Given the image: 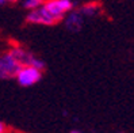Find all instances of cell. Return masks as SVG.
Here are the masks:
<instances>
[{
  "mask_svg": "<svg viewBox=\"0 0 134 133\" xmlns=\"http://www.w3.org/2000/svg\"><path fill=\"white\" fill-rule=\"evenodd\" d=\"M15 79L22 87H31L42 79V69L35 68L33 65H23L18 71Z\"/></svg>",
  "mask_w": 134,
  "mask_h": 133,
  "instance_id": "277c9868",
  "label": "cell"
},
{
  "mask_svg": "<svg viewBox=\"0 0 134 133\" xmlns=\"http://www.w3.org/2000/svg\"><path fill=\"white\" fill-rule=\"evenodd\" d=\"M7 130H8V126L5 125V122L0 121V133H7Z\"/></svg>",
  "mask_w": 134,
  "mask_h": 133,
  "instance_id": "9c48e42d",
  "label": "cell"
},
{
  "mask_svg": "<svg viewBox=\"0 0 134 133\" xmlns=\"http://www.w3.org/2000/svg\"><path fill=\"white\" fill-rule=\"evenodd\" d=\"M16 2H19V0H8V3H16Z\"/></svg>",
  "mask_w": 134,
  "mask_h": 133,
  "instance_id": "7c38bea8",
  "label": "cell"
},
{
  "mask_svg": "<svg viewBox=\"0 0 134 133\" xmlns=\"http://www.w3.org/2000/svg\"><path fill=\"white\" fill-rule=\"evenodd\" d=\"M45 10L50 14V17L57 23L65 18V15L73 10L72 0H45Z\"/></svg>",
  "mask_w": 134,
  "mask_h": 133,
  "instance_id": "3957f363",
  "label": "cell"
},
{
  "mask_svg": "<svg viewBox=\"0 0 134 133\" xmlns=\"http://www.w3.org/2000/svg\"><path fill=\"white\" fill-rule=\"evenodd\" d=\"M45 3V0H23V8L27 11H33L35 8H39Z\"/></svg>",
  "mask_w": 134,
  "mask_h": 133,
  "instance_id": "ba28073f",
  "label": "cell"
},
{
  "mask_svg": "<svg viewBox=\"0 0 134 133\" xmlns=\"http://www.w3.org/2000/svg\"><path fill=\"white\" fill-rule=\"evenodd\" d=\"M20 67V62L10 50L3 52L0 54V80L15 79Z\"/></svg>",
  "mask_w": 134,
  "mask_h": 133,
  "instance_id": "7a4b0ae2",
  "label": "cell"
},
{
  "mask_svg": "<svg viewBox=\"0 0 134 133\" xmlns=\"http://www.w3.org/2000/svg\"><path fill=\"white\" fill-rule=\"evenodd\" d=\"M72 2H75V0H72Z\"/></svg>",
  "mask_w": 134,
  "mask_h": 133,
  "instance_id": "5bb4252c",
  "label": "cell"
},
{
  "mask_svg": "<svg viewBox=\"0 0 134 133\" xmlns=\"http://www.w3.org/2000/svg\"><path fill=\"white\" fill-rule=\"evenodd\" d=\"M70 133H81V132H79V130H72Z\"/></svg>",
  "mask_w": 134,
  "mask_h": 133,
  "instance_id": "4fadbf2b",
  "label": "cell"
},
{
  "mask_svg": "<svg viewBox=\"0 0 134 133\" xmlns=\"http://www.w3.org/2000/svg\"><path fill=\"white\" fill-rule=\"evenodd\" d=\"M84 17L81 15V12L79 10H72L70 12H68L65 15V18L62 19L64 20V25H65V29L70 33H77L80 31L84 26Z\"/></svg>",
  "mask_w": 134,
  "mask_h": 133,
  "instance_id": "8992f818",
  "label": "cell"
},
{
  "mask_svg": "<svg viewBox=\"0 0 134 133\" xmlns=\"http://www.w3.org/2000/svg\"><path fill=\"white\" fill-rule=\"evenodd\" d=\"M7 3H8V0H0V6H4Z\"/></svg>",
  "mask_w": 134,
  "mask_h": 133,
  "instance_id": "8fae6325",
  "label": "cell"
},
{
  "mask_svg": "<svg viewBox=\"0 0 134 133\" xmlns=\"http://www.w3.org/2000/svg\"><path fill=\"white\" fill-rule=\"evenodd\" d=\"M14 56L15 58H16L19 62H20V65H33L35 68H39V69H45V61L42 58H39L37 54H34L31 50H29L27 48H25V46H22V45H12L11 48L8 49Z\"/></svg>",
  "mask_w": 134,
  "mask_h": 133,
  "instance_id": "6da1fadb",
  "label": "cell"
},
{
  "mask_svg": "<svg viewBox=\"0 0 134 133\" xmlns=\"http://www.w3.org/2000/svg\"><path fill=\"white\" fill-rule=\"evenodd\" d=\"M7 133H20V132H18V130H14V129H8V130H7Z\"/></svg>",
  "mask_w": 134,
  "mask_h": 133,
  "instance_id": "30bf717a",
  "label": "cell"
},
{
  "mask_svg": "<svg viewBox=\"0 0 134 133\" xmlns=\"http://www.w3.org/2000/svg\"><path fill=\"white\" fill-rule=\"evenodd\" d=\"M26 20L30 25H38V26H53L57 23L50 17V14L45 10L43 4L39 7V8L29 11L27 15H26Z\"/></svg>",
  "mask_w": 134,
  "mask_h": 133,
  "instance_id": "5b68a950",
  "label": "cell"
},
{
  "mask_svg": "<svg viewBox=\"0 0 134 133\" xmlns=\"http://www.w3.org/2000/svg\"><path fill=\"white\" fill-rule=\"evenodd\" d=\"M79 11L81 12V15L84 18H93V17H96V15H99L100 6L98 3H87V4L81 6L80 8H79Z\"/></svg>",
  "mask_w": 134,
  "mask_h": 133,
  "instance_id": "52a82bcc",
  "label": "cell"
}]
</instances>
